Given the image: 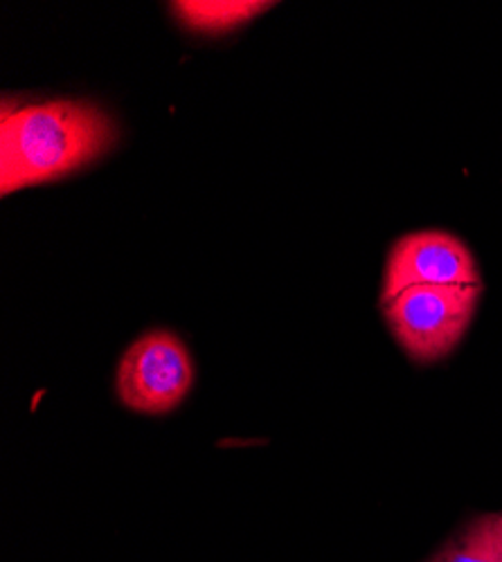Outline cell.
Returning a JSON list of instances; mask_svg holds the SVG:
<instances>
[{
    "label": "cell",
    "instance_id": "6da1fadb",
    "mask_svg": "<svg viewBox=\"0 0 502 562\" xmlns=\"http://www.w3.org/2000/svg\"><path fill=\"white\" fill-rule=\"evenodd\" d=\"M118 128L96 104L51 100L0 117V192L59 180L115 147Z\"/></svg>",
    "mask_w": 502,
    "mask_h": 562
},
{
    "label": "cell",
    "instance_id": "3957f363",
    "mask_svg": "<svg viewBox=\"0 0 502 562\" xmlns=\"http://www.w3.org/2000/svg\"><path fill=\"white\" fill-rule=\"evenodd\" d=\"M192 385V356L182 340L169 331H152L135 340L120 358L115 373L120 403L149 416L176 409Z\"/></svg>",
    "mask_w": 502,
    "mask_h": 562
},
{
    "label": "cell",
    "instance_id": "277c9868",
    "mask_svg": "<svg viewBox=\"0 0 502 562\" xmlns=\"http://www.w3.org/2000/svg\"><path fill=\"white\" fill-rule=\"evenodd\" d=\"M482 284L478 263L462 239L444 229H420L397 239L383 270L381 304L413 286Z\"/></svg>",
    "mask_w": 502,
    "mask_h": 562
},
{
    "label": "cell",
    "instance_id": "7a4b0ae2",
    "mask_svg": "<svg viewBox=\"0 0 502 562\" xmlns=\"http://www.w3.org/2000/svg\"><path fill=\"white\" fill-rule=\"evenodd\" d=\"M482 295L476 286H413L383 304L388 329L415 362L446 358L467 336Z\"/></svg>",
    "mask_w": 502,
    "mask_h": 562
},
{
    "label": "cell",
    "instance_id": "8992f818",
    "mask_svg": "<svg viewBox=\"0 0 502 562\" xmlns=\"http://www.w3.org/2000/svg\"><path fill=\"white\" fill-rule=\"evenodd\" d=\"M428 562H502V513L480 515Z\"/></svg>",
    "mask_w": 502,
    "mask_h": 562
},
{
    "label": "cell",
    "instance_id": "5b68a950",
    "mask_svg": "<svg viewBox=\"0 0 502 562\" xmlns=\"http://www.w3.org/2000/svg\"><path fill=\"white\" fill-rule=\"evenodd\" d=\"M268 8H272V3H261V0H178L171 3V12L182 25L203 34L235 30Z\"/></svg>",
    "mask_w": 502,
    "mask_h": 562
}]
</instances>
